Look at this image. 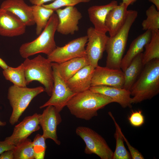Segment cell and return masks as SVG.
<instances>
[{"instance_id": "cell-1", "label": "cell", "mask_w": 159, "mask_h": 159, "mask_svg": "<svg viewBox=\"0 0 159 159\" xmlns=\"http://www.w3.org/2000/svg\"><path fill=\"white\" fill-rule=\"evenodd\" d=\"M113 102L110 97L89 89L74 95L66 106L76 117L89 120L97 115L99 110Z\"/></svg>"}, {"instance_id": "cell-2", "label": "cell", "mask_w": 159, "mask_h": 159, "mask_svg": "<svg viewBox=\"0 0 159 159\" xmlns=\"http://www.w3.org/2000/svg\"><path fill=\"white\" fill-rule=\"evenodd\" d=\"M144 67L130 90L132 104L151 99L159 93V59L150 61Z\"/></svg>"}, {"instance_id": "cell-3", "label": "cell", "mask_w": 159, "mask_h": 159, "mask_svg": "<svg viewBox=\"0 0 159 159\" xmlns=\"http://www.w3.org/2000/svg\"><path fill=\"white\" fill-rule=\"evenodd\" d=\"M138 14L135 10H128L122 27L114 36L109 37L105 49L107 54L106 67L114 69H121V62L125 49L129 31Z\"/></svg>"}, {"instance_id": "cell-4", "label": "cell", "mask_w": 159, "mask_h": 159, "mask_svg": "<svg viewBox=\"0 0 159 159\" xmlns=\"http://www.w3.org/2000/svg\"><path fill=\"white\" fill-rule=\"evenodd\" d=\"M58 23L57 15L54 13L45 27L37 38L21 46L19 51L21 57L26 59L40 53L44 54L47 56L50 54L57 47L54 35Z\"/></svg>"}, {"instance_id": "cell-5", "label": "cell", "mask_w": 159, "mask_h": 159, "mask_svg": "<svg viewBox=\"0 0 159 159\" xmlns=\"http://www.w3.org/2000/svg\"><path fill=\"white\" fill-rule=\"evenodd\" d=\"M23 64L27 85L34 81H37L44 86L45 92L50 96L54 83L52 62L39 55L32 59L26 58Z\"/></svg>"}, {"instance_id": "cell-6", "label": "cell", "mask_w": 159, "mask_h": 159, "mask_svg": "<svg viewBox=\"0 0 159 159\" xmlns=\"http://www.w3.org/2000/svg\"><path fill=\"white\" fill-rule=\"evenodd\" d=\"M44 92L45 88L41 86L32 88L14 85L10 86L7 94V98L12 109L10 123L14 125L17 123L33 99Z\"/></svg>"}, {"instance_id": "cell-7", "label": "cell", "mask_w": 159, "mask_h": 159, "mask_svg": "<svg viewBox=\"0 0 159 159\" xmlns=\"http://www.w3.org/2000/svg\"><path fill=\"white\" fill-rule=\"evenodd\" d=\"M76 133L85 143V153L95 154L101 159H112L113 152L105 139L95 131L88 127L80 126L76 128Z\"/></svg>"}, {"instance_id": "cell-8", "label": "cell", "mask_w": 159, "mask_h": 159, "mask_svg": "<svg viewBox=\"0 0 159 159\" xmlns=\"http://www.w3.org/2000/svg\"><path fill=\"white\" fill-rule=\"evenodd\" d=\"M87 40L86 35L74 39L63 46H57L47 56V58L52 62L59 63L75 58L86 56L85 46Z\"/></svg>"}, {"instance_id": "cell-9", "label": "cell", "mask_w": 159, "mask_h": 159, "mask_svg": "<svg viewBox=\"0 0 159 159\" xmlns=\"http://www.w3.org/2000/svg\"><path fill=\"white\" fill-rule=\"evenodd\" d=\"M52 65L54 83L52 94L49 99L39 108L42 109L49 106H53L58 112H60L76 93L71 90L56 68Z\"/></svg>"}, {"instance_id": "cell-10", "label": "cell", "mask_w": 159, "mask_h": 159, "mask_svg": "<svg viewBox=\"0 0 159 159\" xmlns=\"http://www.w3.org/2000/svg\"><path fill=\"white\" fill-rule=\"evenodd\" d=\"M87 33L88 40L85 48L86 57L89 64L95 68L98 65V61L105 50L109 37L106 33L98 32L92 27L87 29Z\"/></svg>"}, {"instance_id": "cell-11", "label": "cell", "mask_w": 159, "mask_h": 159, "mask_svg": "<svg viewBox=\"0 0 159 159\" xmlns=\"http://www.w3.org/2000/svg\"><path fill=\"white\" fill-rule=\"evenodd\" d=\"M46 107L39 116V124L43 130L42 135L46 139H51L56 144L59 145L61 142L58 139L57 130V126L62 121L60 112L53 106Z\"/></svg>"}, {"instance_id": "cell-12", "label": "cell", "mask_w": 159, "mask_h": 159, "mask_svg": "<svg viewBox=\"0 0 159 159\" xmlns=\"http://www.w3.org/2000/svg\"><path fill=\"white\" fill-rule=\"evenodd\" d=\"M124 81V73L121 69H114L98 65L95 68L91 86L104 85L122 88Z\"/></svg>"}, {"instance_id": "cell-13", "label": "cell", "mask_w": 159, "mask_h": 159, "mask_svg": "<svg viewBox=\"0 0 159 159\" xmlns=\"http://www.w3.org/2000/svg\"><path fill=\"white\" fill-rule=\"evenodd\" d=\"M55 11L58 19L57 29L58 32L63 35L73 34L79 30L78 24L82 15L76 7L67 6Z\"/></svg>"}, {"instance_id": "cell-14", "label": "cell", "mask_w": 159, "mask_h": 159, "mask_svg": "<svg viewBox=\"0 0 159 159\" xmlns=\"http://www.w3.org/2000/svg\"><path fill=\"white\" fill-rule=\"evenodd\" d=\"M39 114L35 113L26 116L15 125L12 133L4 140L9 144L15 146L28 138L33 132L40 129L39 120Z\"/></svg>"}, {"instance_id": "cell-15", "label": "cell", "mask_w": 159, "mask_h": 159, "mask_svg": "<svg viewBox=\"0 0 159 159\" xmlns=\"http://www.w3.org/2000/svg\"><path fill=\"white\" fill-rule=\"evenodd\" d=\"M26 26L11 12L0 7V35L13 37L22 35Z\"/></svg>"}, {"instance_id": "cell-16", "label": "cell", "mask_w": 159, "mask_h": 159, "mask_svg": "<svg viewBox=\"0 0 159 159\" xmlns=\"http://www.w3.org/2000/svg\"><path fill=\"white\" fill-rule=\"evenodd\" d=\"M0 7L14 14L26 26L35 24L32 6L27 5L24 0H5Z\"/></svg>"}, {"instance_id": "cell-17", "label": "cell", "mask_w": 159, "mask_h": 159, "mask_svg": "<svg viewBox=\"0 0 159 159\" xmlns=\"http://www.w3.org/2000/svg\"><path fill=\"white\" fill-rule=\"evenodd\" d=\"M89 89L110 97L114 102L118 103L123 108L132 107V97L129 90L104 85L91 86Z\"/></svg>"}, {"instance_id": "cell-18", "label": "cell", "mask_w": 159, "mask_h": 159, "mask_svg": "<svg viewBox=\"0 0 159 159\" xmlns=\"http://www.w3.org/2000/svg\"><path fill=\"white\" fill-rule=\"evenodd\" d=\"M94 69L90 64L84 67L66 82L67 86L76 94L89 89Z\"/></svg>"}, {"instance_id": "cell-19", "label": "cell", "mask_w": 159, "mask_h": 159, "mask_svg": "<svg viewBox=\"0 0 159 159\" xmlns=\"http://www.w3.org/2000/svg\"><path fill=\"white\" fill-rule=\"evenodd\" d=\"M117 5V2L113 0L105 5L93 6L88 8L90 20L96 30L105 33L108 32L105 24L106 16L109 11Z\"/></svg>"}, {"instance_id": "cell-20", "label": "cell", "mask_w": 159, "mask_h": 159, "mask_svg": "<svg viewBox=\"0 0 159 159\" xmlns=\"http://www.w3.org/2000/svg\"><path fill=\"white\" fill-rule=\"evenodd\" d=\"M128 6L124 3H121L108 14L105 24L110 37L114 36L124 24L127 15Z\"/></svg>"}, {"instance_id": "cell-21", "label": "cell", "mask_w": 159, "mask_h": 159, "mask_svg": "<svg viewBox=\"0 0 159 159\" xmlns=\"http://www.w3.org/2000/svg\"><path fill=\"white\" fill-rule=\"evenodd\" d=\"M152 34L151 30H147L132 41L127 51L121 60L120 68L123 72L127 67L133 59L138 54L142 52L145 45L150 41Z\"/></svg>"}, {"instance_id": "cell-22", "label": "cell", "mask_w": 159, "mask_h": 159, "mask_svg": "<svg viewBox=\"0 0 159 159\" xmlns=\"http://www.w3.org/2000/svg\"><path fill=\"white\" fill-rule=\"evenodd\" d=\"M66 82L84 67L89 65L86 56L73 58L61 63L52 62Z\"/></svg>"}, {"instance_id": "cell-23", "label": "cell", "mask_w": 159, "mask_h": 159, "mask_svg": "<svg viewBox=\"0 0 159 159\" xmlns=\"http://www.w3.org/2000/svg\"><path fill=\"white\" fill-rule=\"evenodd\" d=\"M143 53L137 55L123 72L124 81L123 88L130 90L140 74L143 68Z\"/></svg>"}, {"instance_id": "cell-24", "label": "cell", "mask_w": 159, "mask_h": 159, "mask_svg": "<svg viewBox=\"0 0 159 159\" xmlns=\"http://www.w3.org/2000/svg\"><path fill=\"white\" fill-rule=\"evenodd\" d=\"M34 21L36 24V33L39 35L45 27L54 11L42 5L32 6Z\"/></svg>"}, {"instance_id": "cell-25", "label": "cell", "mask_w": 159, "mask_h": 159, "mask_svg": "<svg viewBox=\"0 0 159 159\" xmlns=\"http://www.w3.org/2000/svg\"><path fill=\"white\" fill-rule=\"evenodd\" d=\"M113 121L115 127L114 137L116 142L115 151L113 152L112 159H131L130 153L126 149L124 144L123 134L121 129L117 123L110 112L108 113Z\"/></svg>"}, {"instance_id": "cell-26", "label": "cell", "mask_w": 159, "mask_h": 159, "mask_svg": "<svg viewBox=\"0 0 159 159\" xmlns=\"http://www.w3.org/2000/svg\"><path fill=\"white\" fill-rule=\"evenodd\" d=\"M2 73L5 79L19 87H26L27 85L25 72L23 63L16 67L9 66L3 69Z\"/></svg>"}, {"instance_id": "cell-27", "label": "cell", "mask_w": 159, "mask_h": 159, "mask_svg": "<svg viewBox=\"0 0 159 159\" xmlns=\"http://www.w3.org/2000/svg\"><path fill=\"white\" fill-rule=\"evenodd\" d=\"M144 47L143 58L144 66L153 59H159V30L152 31L151 39Z\"/></svg>"}, {"instance_id": "cell-28", "label": "cell", "mask_w": 159, "mask_h": 159, "mask_svg": "<svg viewBox=\"0 0 159 159\" xmlns=\"http://www.w3.org/2000/svg\"><path fill=\"white\" fill-rule=\"evenodd\" d=\"M32 141L27 138L13 149L14 159H35Z\"/></svg>"}, {"instance_id": "cell-29", "label": "cell", "mask_w": 159, "mask_h": 159, "mask_svg": "<svg viewBox=\"0 0 159 159\" xmlns=\"http://www.w3.org/2000/svg\"><path fill=\"white\" fill-rule=\"evenodd\" d=\"M147 18L142 23L143 29L152 31L159 29V11L154 5H151L146 11Z\"/></svg>"}, {"instance_id": "cell-30", "label": "cell", "mask_w": 159, "mask_h": 159, "mask_svg": "<svg viewBox=\"0 0 159 159\" xmlns=\"http://www.w3.org/2000/svg\"><path fill=\"white\" fill-rule=\"evenodd\" d=\"M46 139L40 134H37L32 142L35 159H44L47 146Z\"/></svg>"}, {"instance_id": "cell-31", "label": "cell", "mask_w": 159, "mask_h": 159, "mask_svg": "<svg viewBox=\"0 0 159 159\" xmlns=\"http://www.w3.org/2000/svg\"><path fill=\"white\" fill-rule=\"evenodd\" d=\"M90 0H55L52 3L47 4H43L44 7L54 11L64 6H74L81 3H86Z\"/></svg>"}, {"instance_id": "cell-32", "label": "cell", "mask_w": 159, "mask_h": 159, "mask_svg": "<svg viewBox=\"0 0 159 159\" xmlns=\"http://www.w3.org/2000/svg\"><path fill=\"white\" fill-rule=\"evenodd\" d=\"M128 119L130 124L135 127H139L142 126L145 122V118L141 110L132 111Z\"/></svg>"}, {"instance_id": "cell-33", "label": "cell", "mask_w": 159, "mask_h": 159, "mask_svg": "<svg viewBox=\"0 0 159 159\" xmlns=\"http://www.w3.org/2000/svg\"><path fill=\"white\" fill-rule=\"evenodd\" d=\"M124 141L130 152L131 159H144V158L142 154L136 148L132 146L130 143L127 139L123 134V135Z\"/></svg>"}, {"instance_id": "cell-34", "label": "cell", "mask_w": 159, "mask_h": 159, "mask_svg": "<svg viewBox=\"0 0 159 159\" xmlns=\"http://www.w3.org/2000/svg\"><path fill=\"white\" fill-rule=\"evenodd\" d=\"M15 146L9 144L5 140L0 141V155L6 150L13 149Z\"/></svg>"}, {"instance_id": "cell-35", "label": "cell", "mask_w": 159, "mask_h": 159, "mask_svg": "<svg viewBox=\"0 0 159 159\" xmlns=\"http://www.w3.org/2000/svg\"><path fill=\"white\" fill-rule=\"evenodd\" d=\"M0 159H14L13 149L2 153L0 155Z\"/></svg>"}, {"instance_id": "cell-36", "label": "cell", "mask_w": 159, "mask_h": 159, "mask_svg": "<svg viewBox=\"0 0 159 159\" xmlns=\"http://www.w3.org/2000/svg\"><path fill=\"white\" fill-rule=\"evenodd\" d=\"M55 0H29L30 2L33 5H42L44 3Z\"/></svg>"}, {"instance_id": "cell-37", "label": "cell", "mask_w": 159, "mask_h": 159, "mask_svg": "<svg viewBox=\"0 0 159 159\" xmlns=\"http://www.w3.org/2000/svg\"><path fill=\"white\" fill-rule=\"evenodd\" d=\"M9 66L5 61L0 58V67L4 69H6Z\"/></svg>"}, {"instance_id": "cell-38", "label": "cell", "mask_w": 159, "mask_h": 159, "mask_svg": "<svg viewBox=\"0 0 159 159\" xmlns=\"http://www.w3.org/2000/svg\"><path fill=\"white\" fill-rule=\"evenodd\" d=\"M149 1L154 4L157 10L159 11V0H148Z\"/></svg>"}, {"instance_id": "cell-39", "label": "cell", "mask_w": 159, "mask_h": 159, "mask_svg": "<svg viewBox=\"0 0 159 159\" xmlns=\"http://www.w3.org/2000/svg\"><path fill=\"white\" fill-rule=\"evenodd\" d=\"M136 0H122V2L124 3L127 6L135 2Z\"/></svg>"}, {"instance_id": "cell-40", "label": "cell", "mask_w": 159, "mask_h": 159, "mask_svg": "<svg viewBox=\"0 0 159 159\" xmlns=\"http://www.w3.org/2000/svg\"><path fill=\"white\" fill-rule=\"evenodd\" d=\"M6 124V122H2L0 120V126H5Z\"/></svg>"}]
</instances>
